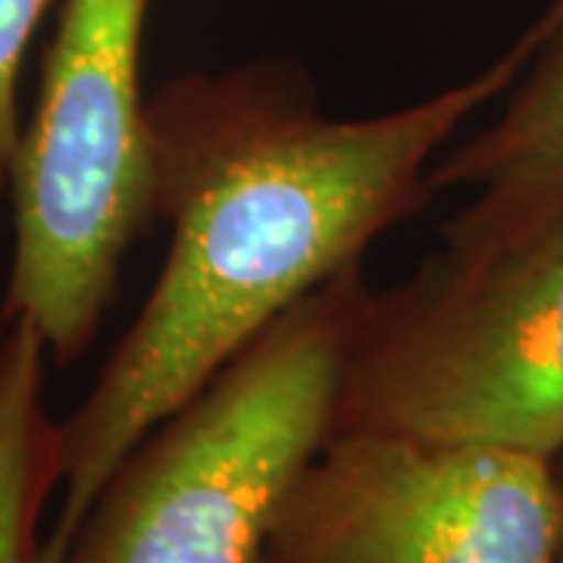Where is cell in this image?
Masks as SVG:
<instances>
[{"mask_svg": "<svg viewBox=\"0 0 563 563\" xmlns=\"http://www.w3.org/2000/svg\"><path fill=\"white\" fill-rule=\"evenodd\" d=\"M432 188H473L442 242L485 244L520 235L563 210V22L507 88L501 117L444 151Z\"/></svg>", "mask_w": 563, "mask_h": 563, "instance_id": "8992f818", "label": "cell"}, {"mask_svg": "<svg viewBox=\"0 0 563 563\" xmlns=\"http://www.w3.org/2000/svg\"><path fill=\"white\" fill-rule=\"evenodd\" d=\"M335 432L563 457V210L366 298Z\"/></svg>", "mask_w": 563, "mask_h": 563, "instance_id": "3957f363", "label": "cell"}, {"mask_svg": "<svg viewBox=\"0 0 563 563\" xmlns=\"http://www.w3.org/2000/svg\"><path fill=\"white\" fill-rule=\"evenodd\" d=\"M563 22L551 0L492 66L363 120L317 110L295 63L185 73L147 101L154 222L169 247L95 388L60 422V504L44 563H60L107 476L173 410L363 251L432 201L429 169L479 107L507 95Z\"/></svg>", "mask_w": 563, "mask_h": 563, "instance_id": "6da1fadb", "label": "cell"}, {"mask_svg": "<svg viewBox=\"0 0 563 563\" xmlns=\"http://www.w3.org/2000/svg\"><path fill=\"white\" fill-rule=\"evenodd\" d=\"M563 466L523 451L332 432L261 563H561Z\"/></svg>", "mask_w": 563, "mask_h": 563, "instance_id": "5b68a950", "label": "cell"}, {"mask_svg": "<svg viewBox=\"0 0 563 563\" xmlns=\"http://www.w3.org/2000/svg\"><path fill=\"white\" fill-rule=\"evenodd\" d=\"M47 347L25 320L0 335V563H44L41 514L60 488L63 432L47 413Z\"/></svg>", "mask_w": 563, "mask_h": 563, "instance_id": "52a82bcc", "label": "cell"}, {"mask_svg": "<svg viewBox=\"0 0 563 563\" xmlns=\"http://www.w3.org/2000/svg\"><path fill=\"white\" fill-rule=\"evenodd\" d=\"M561 563H563V554H561Z\"/></svg>", "mask_w": 563, "mask_h": 563, "instance_id": "30bf717a", "label": "cell"}, {"mask_svg": "<svg viewBox=\"0 0 563 563\" xmlns=\"http://www.w3.org/2000/svg\"><path fill=\"white\" fill-rule=\"evenodd\" d=\"M54 0H0V191L22 139L20 73L29 44Z\"/></svg>", "mask_w": 563, "mask_h": 563, "instance_id": "ba28073f", "label": "cell"}, {"mask_svg": "<svg viewBox=\"0 0 563 563\" xmlns=\"http://www.w3.org/2000/svg\"><path fill=\"white\" fill-rule=\"evenodd\" d=\"M151 0H66L32 120L10 166L13 261L3 322L51 361H79L113 303L132 244L154 225L141 41Z\"/></svg>", "mask_w": 563, "mask_h": 563, "instance_id": "277c9868", "label": "cell"}, {"mask_svg": "<svg viewBox=\"0 0 563 563\" xmlns=\"http://www.w3.org/2000/svg\"><path fill=\"white\" fill-rule=\"evenodd\" d=\"M366 298L351 266L266 325L117 463L60 563H261L335 432Z\"/></svg>", "mask_w": 563, "mask_h": 563, "instance_id": "7a4b0ae2", "label": "cell"}, {"mask_svg": "<svg viewBox=\"0 0 563 563\" xmlns=\"http://www.w3.org/2000/svg\"><path fill=\"white\" fill-rule=\"evenodd\" d=\"M558 461H561V466H563V457H558Z\"/></svg>", "mask_w": 563, "mask_h": 563, "instance_id": "9c48e42d", "label": "cell"}]
</instances>
